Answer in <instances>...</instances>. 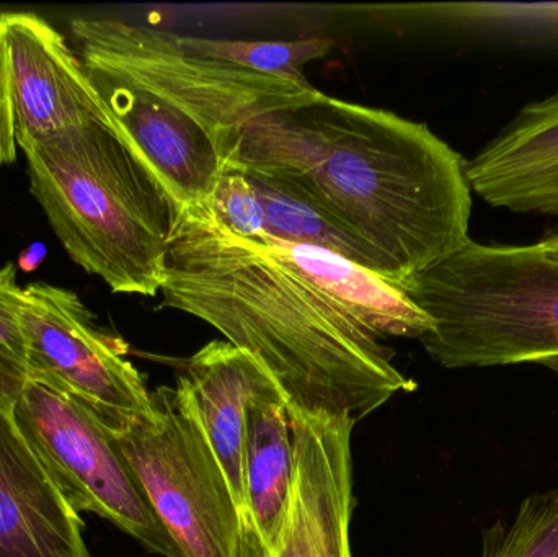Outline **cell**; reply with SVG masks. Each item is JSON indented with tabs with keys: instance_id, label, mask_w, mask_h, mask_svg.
Masks as SVG:
<instances>
[{
	"instance_id": "cell-1",
	"label": "cell",
	"mask_w": 558,
	"mask_h": 557,
	"mask_svg": "<svg viewBox=\"0 0 558 557\" xmlns=\"http://www.w3.org/2000/svg\"><path fill=\"white\" fill-rule=\"evenodd\" d=\"M160 307L205 320L254 356L308 414L366 417L416 383L393 352L264 242L222 228L208 206H179Z\"/></svg>"
},
{
	"instance_id": "cell-2",
	"label": "cell",
	"mask_w": 558,
	"mask_h": 557,
	"mask_svg": "<svg viewBox=\"0 0 558 557\" xmlns=\"http://www.w3.org/2000/svg\"><path fill=\"white\" fill-rule=\"evenodd\" d=\"M298 180L399 287L469 241L468 162L426 124L322 95L299 108Z\"/></svg>"
},
{
	"instance_id": "cell-3",
	"label": "cell",
	"mask_w": 558,
	"mask_h": 557,
	"mask_svg": "<svg viewBox=\"0 0 558 557\" xmlns=\"http://www.w3.org/2000/svg\"><path fill=\"white\" fill-rule=\"evenodd\" d=\"M29 192L71 261L113 293L156 296L179 205L114 128L23 150Z\"/></svg>"
},
{
	"instance_id": "cell-4",
	"label": "cell",
	"mask_w": 558,
	"mask_h": 557,
	"mask_svg": "<svg viewBox=\"0 0 558 557\" xmlns=\"http://www.w3.org/2000/svg\"><path fill=\"white\" fill-rule=\"evenodd\" d=\"M81 58L136 78L198 124L215 146L222 172L288 173L298 141V110L322 92L304 75H271L180 48L175 33L111 16L72 20ZM221 172V173H222Z\"/></svg>"
},
{
	"instance_id": "cell-5",
	"label": "cell",
	"mask_w": 558,
	"mask_h": 557,
	"mask_svg": "<svg viewBox=\"0 0 558 557\" xmlns=\"http://www.w3.org/2000/svg\"><path fill=\"white\" fill-rule=\"evenodd\" d=\"M433 329L420 339L442 368L558 356V258L533 245L461 249L399 284Z\"/></svg>"
},
{
	"instance_id": "cell-6",
	"label": "cell",
	"mask_w": 558,
	"mask_h": 557,
	"mask_svg": "<svg viewBox=\"0 0 558 557\" xmlns=\"http://www.w3.org/2000/svg\"><path fill=\"white\" fill-rule=\"evenodd\" d=\"M110 432L183 557H242L231 487L179 389L160 386L149 414Z\"/></svg>"
},
{
	"instance_id": "cell-7",
	"label": "cell",
	"mask_w": 558,
	"mask_h": 557,
	"mask_svg": "<svg viewBox=\"0 0 558 557\" xmlns=\"http://www.w3.org/2000/svg\"><path fill=\"white\" fill-rule=\"evenodd\" d=\"M12 415L78 513L108 520L157 555L183 557L157 519L110 428L94 412L59 389L29 378Z\"/></svg>"
},
{
	"instance_id": "cell-8",
	"label": "cell",
	"mask_w": 558,
	"mask_h": 557,
	"mask_svg": "<svg viewBox=\"0 0 558 557\" xmlns=\"http://www.w3.org/2000/svg\"><path fill=\"white\" fill-rule=\"evenodd\" d=\"M22 319L29 378L71 396L108 428L153 411V392L123 340L101 329L74 291L26 284Z\"/></svg>"
},
{
	"instance_id": "cell-9",
	"label": "cell",
	"mask_w": 558,
	"mask_h": 557,
	"mask_svg": "<svg viewBox=\"0 0 558 557\" xmlns=\"http://www.w3.org/2000/svg\"><path fill=\"white\" fill-rule=\"evenodd\" d=\"M0 71L22 153L92 124L114 128L81 56L38 13H0Z\"/></svg>"
},
{
	"instance_id": "cell-10",
	"label": "cell",
	"mask_w": 558,
	"mask_h": 557,
	"mask_svg": "<svg viewBox=\"0 0 558 557\" xmlns=\"http://www.w3.org/2000/svg\"><path fill=\"white\" fill-rule=\"evenodd\" d=\"M288 414L294 480L284 529L271 557H350L351 432L356 421L292 408Z\"/></svg>"
},
{
	"instance_id": "cell-11",
	"label": "cell",
	"mask_w": 558,
	"mask_h": 557,
	"mask_svg": "<svg viewBox=\"0 0 558 557\" xmlns=\"http://www.w3.org/2000/svg\"><path fill=\"white\" fill-rule=\"evenodd\" d=\"M117 133L150 167L179 206L205 205L221 175L208 134L124 72L81 58Z\"/></svg>"
},
{
	"instance_id": "cell-12",
	"label": "cell",
	"mask_w": 558,
	"mask_h": 557,
	"mask_svg": "<svg viewBox=\"0 0 558 557\" xmlns=\"http://www.w3.org/2000/svg\"><path fill=\"white\" fill-rule=\"evenodd\" d=\"M177 389L192 408L221 464L241 513L245 538H248L251 526L245 500L247 409L258 399L284 398V395L254 356L226 340H213L198 350L186 362Z\"/></svg>"
},
{
	"instance_id": "cell-13",
	"label": "cell",
	"mask_w": 558,
	"mask_h": 557,
	"mask_svg": "<svg viewBox=\"0 0 558 557\" xmlns=\"http://www.w3.org/2000/svg\"><path fill=\"white\" fill-rule=\"evenodd\" d=\"M84 523L0 405V557H92Z\"/></svg>"
},
{
	"instance_id": "cell-14",
	"label": "cell",
	"mask_w": 558,
	"mask_h": 557,
	"mask_svg": "<svg viewBox=\"0 0 558 557\" xmlns=\"http://www.w3.org/2000/svg\"><path fill=\"white\" fill-rule=\"evenodd\" d=\"M468 179L494 208L558 216V88L526 105L469 160Z\"/></svg>"
},
{
	"instance_id": "cell-15",
	"label": "cell",
	"mask_w": 558,
	"mask_h": 557,
	"mask_svg": "<svg viewBox=\"0 0 558 557\" xmlns=\"http://www.w3.org/2000/svg\"><path fill=\"white\" fill-rule=\"evenodd\" d=\"M264 244L377 339L420 340L433 329L432 317L416 307L402 288L377 271L315 245L288 244L274 239H267Z\"/></svg>"
},
{
	"instance_id": "cell-16",
	"label": "cell",
	"mask_w": 558,
	"mask_h": 557,
	"mask_svg": "<svg viewBox=\"0 0 558 557\" xmlns=\"http://www.w3.org/2000/svg\"><path fill=\"white\" fill-rule=\"evenodd\" d=\"M294 480V440L288 402L264 398L247 409L245 500L251 536L265 555L277 552ZM248 536V538H251Z\"/></svg>"
},
{
	"instance_id": "cell-17",
	"label": "cell",
	"mask_w": 558,
	"mask_h": 557,
	"mask_svg": "<svg viewBox=\"0 0 558 557\" xmlns=\"http://www.w3.org/2000/svg\"><path fill=\"white\" fill-rule=\"evenodd\" d=\"M409 10L428 25L488 48L558 51V2L426 3Z\"/></svg>"
},
{
	"instance_id": "cell-18",
	"label": "cell",
	"mask_w": 558,
	"mask_h": 557,
	"mask_svg": "<svg viewBox=\"0 0 558 557\" xmlns=\"http://www.w3.org/2000/svg\"><path fill=\"white\" fill-rule=\"evenodd\" d=\"M245 173L264 206L267 239L327 249L384 277L377 255L331 216L298 180L282 173Z\"/></svg>"
},
{
	"instance_id": "cell-19",
	"label": "cell",
	"mask_w": 558,
	"mask_h": 557,
	"mask_svg": "<svg viewBox=\"0 0 558 557\" xmlns=\"http://www.w3.org/2000/svg\"><path fill=\"white\" fill-rule=\"evenodd\" d=\"M183 51L198 58L231 62L247 71L271 75L301 77L305 62L324 58L330 52L333 41L324 36L298 39V41H245V39L198 38L177 35Z\"/></svg>"
},
{
	"instance_id": "cell-20",
	"label": "cell",
	"mask_w": 558,
	"mask_h": 557,
	"mask_svg": "<svg viewBox=\"0 0 558 557\" xmlns=\"http://www.w3.org/2000/svg\"><path fill=\"white\" fill-rule=\"evenodd\" d=\"M482 557H558V486L531 494L482 533Z\"/></svg>"
},
{
	"instance_id": "cell-21",
	"label": "cell",
	"mask_w": 558,
	"mask_h": 557,
	"mask_svg": "<svg viewBox=\"0 0 558 557\" xmlns=\"http://www.w3.org/2000/svg\"><path fill=\"white\" fill-rule=\"evenodd\" d=\"M22 304L16 267L5 264L0 267V405L10 411L29 382Z\"/></svg>"
},
{
	"instance_id": "cell-22",
	"label": "cell",
	"mask_w": 558,
	"mask_h": 557,
	"mask_svg": "<svg viewBox=\"0 0 558 557\" xmlns=\"http://www.w3.org/2000/svg\"><path fill=\"white\" fill-rule=\"evenodd\" d=\"M205 205L231 234L252 242L267 239L264 206L247 173L242 170H225Z\"/></svg>"
},
{
	"instance_id": "cell-23",
	"label": "cell",
	"mask_w": 558,
	"mask_h": 557,
	"mask_svg": "<svg viewBox=\"0 0 558 557\" xmlns=\"http://www.w3.org/2000/svg\"><path fill=\"white\" fill-rule=\"evenodd\" d=\"M19 156L15 136H13L12 118H10L9 100H7L5 84L0 71V166L13 164Z\"/></svg>"
},
{
	"instance_id": "cell-24",
	"label": "cell",
	"mask_w": 558,
	"mask_h": 557,
	"mask_svg": "<svg viewBox=\"0 0 558 557\" xmlns=\"http://www.w3.org/2000/svg\"><path fill=\"white\" fill-rule=\"evenodd\" d=\"M242 557H267V555H265L264 549L258 546V543L252 540V542L244 543Z\"/></svg>"
},
{
	"instance_id": "cell-25",
	"label": "cell",
	"mask_w": 558,
	"mask_h": 557,
	"mask_svg": "<svg viewBox=\"0 0 558 557\" xmlns=\"http://www.w3.org/2000/svg\"><path fill=\"white\" fill-rule=\"evenodd\" d=\"M539 365L547 366V368L558 373V356H553V359L544 360V362H541Z\"/></svg>"
},
{
	"instance_id": "cell-26",
	"label": "cell",
	"mask_w": 558,
	"mask_h": 557,
	"mask_svg": "<svg viewBox=\"0 0 558 557\" xmlns=\"http://www.w3.org/2000/svg\"><path fill=\"white\" fill-rule=\"evenodd\" d=\"M541 242H543L544 249H546L553 257L558 258V245L553 244V242L547 241V239H544V241Z\"/></svg>"
},
{
	"instance_id": "cell-27",
	"label": "cell",
	"mask_w": 558,
	"mask_h": 557,
	"mask_svg": "<svg viewBox=\"0 0 558 557\" xmlns=\"http://www.w3.org/2000/svg\"><path fill=\"white\" fill-rule=\"evenodd\" d=\"M547 241L553 242V244L558 245V231L556 232V234L550 235V238L547 239Z\"/></svg>"
}]
</instances>
